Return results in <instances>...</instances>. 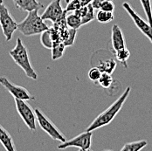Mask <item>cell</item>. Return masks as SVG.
<instances>
[{"label":"cell","mask_w":152,"mask_h":151,"mask_svg":"<svg viewBox=\"0 0 152 151\" xmlns=\"http://www.w3.org/2000/svg\"><path fill=\"white\" fill-rule=\"evenodd\" d=\"M0 84L5 89H7L8 92L15 99L25 100V101H29V100H34L35 99L26 88H25L24 87H21V86L12 84L5 77H0Z\"/></svg>","instance_id":"obj_9"},{"label":"cell","mask_w":152,"mask_h":151,"mask_svg":"<svg viewBox=\"0 0 152 151\" xmlns=\"http://www.w3.org/2000/svg\"><path fill=\"white\" fill-rule=\"evenodd\" d=\"M113 81H114L113 80V78H112V76H111L110 74L102 73V74H101L99 80H97L96 83H98L103 88H108L113 84Z\"/></svg>","instance_id":"obj_19"},{"label":"cell","mask_w":152,"mask_h":151,"mask_svg":"<svg viewBox=\"0 0 152 151\" xmlns=\"http://www.w3.org/2000/svg\"><path fill=\"white\" fill-rule=\"evenodd\" d=\"M36 120L39 122V127L48 134L49 136L56 141H60L61 142H63L66 141V137L61 134V132L58 129V128L53 124V122L51 121L44 113H42L39 108H36L34 110Z\"/></svg>","instance_id":"obj_4"},{"label":"cell","mask_w":152,"mask_h":151,"mask_svg":"<svg viewBox=\"0 0 152 151\" xmlns=\"http://www.w3.org/2000/svg\"><path fill=\"white\" fill-rule=\"evenodd\" d=\"M9 53L14 62L25 72L26 75L28 78L34 80L38 79V74L31 64L28 51L26 45L23 44L21 39H17L15 47L12 51H10Z\"/></svg>","instance_id":"obj_2"},{"label":"cell","mask_w":152,"mask_h":151,"mask_svg":"<svg viewBox=\"0 0 152 151\" xmlns=\"http://www.w3.org/2000/svg\"><path fill=\"white\" fill-rule=\"evenodd\" d=\"M96 19L98 22L102 23V24L109 23L114 19V14L113 12H110L100 10L96 14Z\"/></svg>","instance_id":"obj_20"},{"label":"cell","mask_w":152,"mask_h":151,"mask_svg":"<svg viewBox=\"0 0 152 151\" xmlns=\"http://www.w3.org/2000/svg\"><path fill=\"white\" fill-rule=\"evenodd\" d=\"M81 6H84V5H88V4H91L92 0H79Z\"/></svg>","instance_id":"obj_28"},{"label":"cell","mask_w":152,"mask_h":151,"mask_svg":"<svg viewBox=\"0 0 152 151\" xmlns=\"http://www.w3.org/2000/svg\"><path fill=\"white\" fill-rule=\"evenodd\" d=\"M94 9L93 8L92 4H88V10L87 14L81 18V24H82V26H83V25H86V24H88L89 22H91L92 20L94 19Z\"/></svg>","instance_id":"obj_23"},{"label":"cell","mask_w":152,"mask_h":151,"mask_svg":"<svg viewBox=\"0 0 152 151\" xmlns=\"http://www.w3.org/2000/svg\"><path fill=\"white\" fill-rule=\"evenodd\" d=\"M65 48H66V45H64V43L61 40L53 42L51 48L52 49V60L56 61L61 58L63 56Z\"/></svg>","instance_id":"obj_14"},{"label":"cell","mask_w":152,"mask_h":151,"mask_svg":"<svg viewBox=\"0 0 152 151\" xmlns=\"http://www.w3.org/2000/svg\"><path fill=\"white\" fill-rule=\"evenodd\" d=\"M148 142L145 140H141V141H137L133 142H129L126 143L122 148V151H139L142 150L147 146Z\"/></svg>","instance_id":"obj_15"},{"label":"cell","mask_w":152,"mask_h":151,"mask_svg":"<svg viewBox=\"0 0 152 151\" xmlns=\"http://www.w3.org/2000/svg\"><path fill=\"white\" fill-rule=\"evenodd\" d=\"M92 136H93L92 132L86 131L69 141H65V142H61V144L58 146V149L65 150L69 147H75L81 151L89 150L91 148Z\"/></svg>","instance_id":"obj_7"},{"label":"cell","mask_w":152,"mask_h":151,"mask_svg":"<svg viewBox=\"0 0 152 151\" xmlns=\"http://www.w3.org/2000/svg\"><path fill=\"white\" fill-rule=\"evenodd\" d=\"M13 3L18 9L28 12L35 9L43 8V4L37 0H13Z\"/></svg>","instance_id":"obj_12"},{"label":"cell","mask_w":152,"mask_h":151,"mask_svg":"<svg viewBox=\"0 0 152 151\" xmlns=\"http://www.w3.org/2000/svg\"><path fill=\"white\" fill-rule=\"evenodd\" d=\"M115 54L116 60L119 61L120 63L123 64L125 67H127V66H128L127 61H128V60H129V57H130V52H129V50L125 46V47L121 48V49H119V50H116V51H115Z\"/></svg>","instance_id":"obj_18"},{"label":"cell","mask_w":152,"mask_h":151,"mask_svg":"<svg viewBox=\"0 0 152 151\" xmlns=\"http://www.w3.org/2000/svg\"><path fill=\"white\" fill-rule=\"evenodd\" d=\"M97 67L101 70L102 73H107L111 74L116 67V62L113 59L101 61Z\"/></svg>","instance_id":"obj_16"},{"label":"cell","mask_w":152,"mask_h":151,"mask_svg":"<svg viewBox=\"0 0 152 151\" xmlns=\"http://www.w3.org/2000/svg\"><path fill=\"white\" fill-rule=\"evenodd\" d=\"M66 23L69 28L75 29V30H78L82 26L81 18L78 15H76L75 12L72 14H69L68 16H66Z\"/></svg>","instance_id":"obj_17"},{"label":"cell","mask_w":152,"mask_h":151,"mask_svg":"<svg viewBox=\"0 0 152 151\" xmlns=\"http://www.w3.org/2000/svg\"><path fill=\"white\" fill-rule=\"evenodd\" d=\"M4 2H3V0H0V4H3Z\"/></svg>","instance_id":"obj_29"},{"label":"cell","mask_w":152,"mask_h":151,"mask_svg":"<svg viewBox=\"0 0 152 151\" xmlns=\"http://www.w3.org/2000/svg\"><path fill=\"white\" fill-rule=\"evenodd\" d=\"M0 26L6 41H10L12 39L15 31L18 30V23L11 15L4 3L0 4Z\"/></svg>","instance_id":"obj_5"},{"label":"cell","mask_w":152,"mask_h":151,"mask_svg":"<svg viewBox=\"0 0 152 151\" xmlns=\"http://www.w3.org/2000/svg\"><path fill=\"white\" fill-rule=\"evenodd\" d=\"M15 104L17 111L25 124L29 128L30 130L35 131L37 128L36 115L30 105L25 100L19 99H15Z\"/></svg>","instance_id":"obj_6"},{"label":"cell","mask_w":152,"mask_h":151,"mask_svg":"<svg viewBox=\"0 0 152 151\" xmlns=\"http://www.w3.org/2000/svg\"><path fill=\"white\" fill-rule=\"evenodd\" d=\"M111 42H112V46H113L114 51L119 50V49L126 46L123 32H122V29L119 27V26H117V25H115L112 27Z\"/></svg>","instance_id":"obj_11"},{"label":"cell","mask_w":152,"mask_h":151,"mask_svg":"<svg viewBox=\"0 0 152 151\" xmlns=\"http://www.w3.org/2000/svg\"><path fill=\"white\" fill-rule=\"evenodd\" d=\"M104 1H107V0H92L91 4L92 6H93V8H94V9H100L101 4H102Z\"/></svg>","instance_id":"obj_27"},{"label":"cell","mask_w":152,"mask_h":151,"mask_svg":"<svg viewBox=\"0 0 152 151\" xmlns=\"http://www.w3.org/2000/svg\"><path fill=\"white\" fill-rule=\"evenodd\" d=\"M40 42L42 45L47 48V49H51L52 45H53V40L51 38V34H50V31L49 28L47 30L41 32V36H40Z\"/></svg>","instance_id":"obj_22"},{"label":"cell","mask_w":152,"mask_h":151,"mask_svg":"<svg viewBox=\"0 0 152 151\" xmlns=\"http://www.w3.org/2000/svg\"><path fill=\"white\" fill-rule=\"evenodd\" d=\"M101 74H102V72L98 67H93L88 71V74L89 80H91L94 82H97Z\"/></svg>","instance_id":"obj_24"},{"label":"cell","mask_w":152,"mask_h":151,"mask_svg":"<svg viewBox=\"0 0 152 151\" xmlns=\"http://www.w3.org/2000/svg\"><path fill=\"white\" fill-rule=\"evenodd\" d=\"M100 10L113 12L114 10H115V4H114L113 0H107V1H104L101 4V6H100Z\"/></svg>","instance_id":"obj_26"},{"label":"cell","mask_w":152,"mask_h":151,"mask_svg":"<svg viewBox=\"0 0 152 151\" xmlns=\"http://www.w3.org/2000/svg\"><path fill=\"white\" fill-rule=\"evenodd\" d=\"M131 91V88L128 87L125 91L122 93V94L109 107H107L105 111H103L102 114H100L91 124L88 127L87 131L93 132L94 130H96L97 128H102L104 126H107L110 124L112 121L115 119V117L118 115L120 110L122 109L124 102L126 101L127 98L129 97Z\"/></svg>","instance_id":"obj_1"},{"label":"cell","mask_w":152,"mask_h":151,"mask_svg":"<svg viewBox=\"0 0 152 151\" xmlns=\"http://www.w3.org/2000/svg\"><path fill=\"white\" fill-rule=\"evenodd\" d=\"M122 7L127 12V13L130 16V18H132L134 24L137 26V28L141 31V32L142 34H144L152 43V27L150 26V24L148 22H146L145 20H143L140 16L138 15L133 10V8L130 6V4H128L127 2L122 4Z\"/></svg>","instance_id":"obj_8"},{"label":"cell","mask_w":152,"mask_h":151,"mask_svg":"<svg viewBox=\"0 0 152 151\" xmlns=\"http://www.w3.org/2000/svg\"><path fill=\"white\" fill-rule=\"evenodd\" d=\"M145 15L148 18V23L152 27V5L151 0H140Z\"/></svg>","instance_id":"obj_21"},{"label":"cell","mask_w":152,"mask_h":151,"mask_svg":"<svg viewBox=\"0 0 152 151\" xmlns=\"http://www.w3.org/2000/svg\"><path fill=\"white\" fill-rule=\"evenodd\" d=\"M61 0H53L50 3V4L46 7L45 12L40 16L43 20H50L53 23L57 21L61 16L63 15L66 11H64L61 7Z\"/></svg>","instance_id":"obj_10"},{"label":"cell","mask_w":152,"mask_h":151,"mask_svg":"<svg viewBox=\"0 0 152 151\" xmlns=\"http://www.w3.org/2000/svg\"><path fill=\"white\" fill-rule=\"evenodd\" d=\"M69 1H70V0H66V3H68Z\"/></svg>","instance_id":"obj_30"},{"label":"cell","mask_w":152,"mask_h":151,"mask_svg":"<svg viewBox=\"0 0 152 151\" xmlns=\"http://www.w3.org/2000/svg\"><path fill=\"white\" fill-rule=\"evenodd\" d=\"M39 9L29 12L26 18L18 24V30L25 36H33L48 29L46 23L38 13Z\"/></svg>","instance_id":"obj_3"},{"label":"cell","mask_w":152,"mask_h":151,"mask_svg":"<svg viewBox=\"0 0 152 151\" xmlns=\"http://www.w3.org/2000/svg\"><path fill=\"white\" fill-rule=\"evenodd\" d=\"M81 7V4L79 0H70L68 3H66V12H75L78 10L79 8Z\"/></svg>","instance_id":"obj_25"},{"label":"cell","mask_w":152,"mask_h":151,"mask_svg":"<svg viewBox=\"0 0 152 151\" xmlns=\"http://www.w3.org/2000/svg\"><path fill=\"white\" fill-rule=\"evenodd\" d=\"M0 142L7 151L16 150L12 136L8 133V131L5 128H4L1 125H0Z\"/></svg>","instance_id":"obj_13"}]
</instances>
